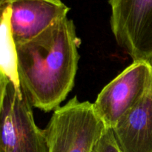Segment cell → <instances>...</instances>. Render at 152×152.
I'll use <instances>...</instances> for the list:
<instances>
[{
	"label": "cell",
	"mask_w": 152,
	"mask_h": 152,
	"mask_svg": "<svg viewBox=\"0 0 152 152\" xmlns=\"http://www.w3.org/2000/svg\"><path fill=\"white\" fill-rule=\"evenodd\" d=\"M15 44L26 42L68 16L70 7L62 0H6Z\"/></svg>",
	"instance_id": "6"
},
{
	"label": "cell",
	"mask_w": 152,
	"mask_h": 152,
	"mask_svg": "<svg viewBox=\"0 0 152 152\" xmlns=\"http://www.w3.org/2000/svg\"><path fill=\"white\" fill-rule=\"evenodd\" d=\"M111 130L121 152H152V83L140 102Z\"/></svg>",
	"instance_id": "7"
},
{
	"label": "cell",
	"mask_w": 152,
	"mask_h": 152,
	"mask_svg": "<svg viewBox=\"0 0 152 152\" xmlns=\"http://www.w3.org/2000/svg\"><path fill=\"white\" fill-rule=\"evenodd\" d=\"M1 11V69L0 76L7 77L20 86L17 72L16 44L10 25V7L7 3L0 4Z\"/></svg>",
	"instance_id": "8"
},
{
	"label": "cell",
	"mask_w": 152,
	"mask_h": 152,
	"mask_svg": "<svg viewBox=\"0 0 152 152\" xmlns=\"http://www.w3.org/2000/svg\"><path fill=\"white\" fill-rule=\"evenodd\" d=\"M0 152H48L45 132L34 121L31 102L20 86L0 76Z\"/></svg>",
	"instance_id": "2"
},
{
	"label": "cell",
	"mask_w": 152,
	"mask_h": 152,
	"mask_svg": "<svg viewBox=\"0 0 152 152\" xmlns=\"http://www.w3.org/2000/svg\"><path fill=\"white\" fill-rule=\"evenodd\" d=\"M151 62H152V61H151Z\"/></svg>",
	"instance_id": "11"
},
{
	"label": "cell",
	"mask_w": 152,
	"mask_h": 152,
	"mask_svg": "<svg viewBox=\"0 0 152 152\" xmlns=\"http://www.w3.org/2000/svg\"><path fill=\"white\" fill-rule=\"evenodd\" d=\"M6 1V0H0V3L3 2V1Z\"/></svg>",
	"instance_id": "10"
},
{
	"label": "cell",
	"mask_w": 152,
	"mask_h": 152,
	"mask_svg": "<svg viewBox=\"0 0 152 152\" xmlns=\"http://www.w3.org/2000/svg\"><path fill=\"white\" fill-rule=\"evenodd\" d=\"M91 152H121L116 142L111 129L105 128Z\"/></svg>",
	"instance_id": "9"
},
{
	"label": "cell",
	"mask_w": 152,
	"mask_h": 152,
	"mask_svg": "<svg viewBox=\"0 0 152 152\" xmlns=\"http://www.w3.org/2000/svg\"><path fill=\"white\" fill-rule=\"evenodd\" d=\"M80 45L74 21L68 16L16 45L19 83L33 106L45 112L60 107L74 86Z\"/></svg>",
	"instance_id": "1"
},
{
	"label": "cell",
	"mask_w": 152,
	"mask_h": 152,
	"mask_svg": "<svg viewBox=\"0 0 152 152\" xmlns=\"http://www.w3.org/2000/svg\"><path fill=\"white\" fill-rule=\"evenodd\" d=\"M117 44L134 61H152V0H108Z\"/></svg>",
	"instance_id": "5"
},
{
	"label": "cell",
	"mask_w": 152,
	"mask_h": 152,
	"mask_svg": "<svg viewBox=\"0 0 152 152\" xmlns=\"http://www.w3.org/2000/svg\"><path fill=\"white\" fill-rule=\"evenodd\" d=\"M151 83V61H134L99 92L93 103L95 112L112 129L140 102Z\"/></svg>",
	"instance_id": "4"
},
{
	"label": "cell",
	"mask_w": 152,
	"mask_h": 152,
	"mask_svg": "<svg viewBox=\"0 0 152 152\" xmlns=\"http://www.w3.org/2000/svg\"><path fill=\"white\" fill-rule=\"evenodd\" d=\"M105 128L93 103L75 96L53 111L45 129L48 152H91Z\"/></svg>",
	"instance_id": "3"
}]
</instances>
